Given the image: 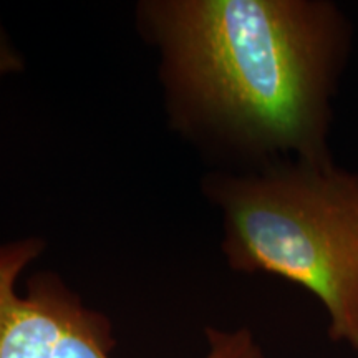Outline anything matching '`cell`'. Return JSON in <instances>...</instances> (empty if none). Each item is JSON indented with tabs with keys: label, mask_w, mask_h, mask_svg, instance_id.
Here are the masks:
<instances>
[{
	"label": "cell",
	"mask_w": 358,
	"mask_h": 358,
	"mask_svg": "<svg viewBox=\"0 0 358 358\" xmlns=\"http://www.w3.org/2000/svg\"><path fill=\"white\" fill-rule=\"evenodd\" d=\"M179 122L264 166L332 158L334 101L352 24L332 0H169L141 6Z\"/></svg>",
	"instance_id": "obj_1"
},
{
	"label": "cell",
	"mask_w": 358,
	"mask_h": 358,
	"mask_svg": "<svg viewBox=\"0 0 358 358\" xmlns=\"http://www.w3.org/2000/svg\"><path fill=\"white\" fill-rule=\"evenodd\" d=\"M222 250L245 274L299 285L320 302L332 342L358 353V174L327 159H289L216 174Z\"/></svg>",
	"instance_id": "obj_2"
},
{
	"label": "cell",
	"mask_w": 358,
	"mask_h": 358,
	"mask_svg": "<svg viewBox=\"0 0 358 358\" xmlns=\"http://www.w3.org/2000/svg\"><path fill=\"white\" fill-rule=\"evenodd\" d=\"M42 249L34 237L0 245V358H111L115 337L108 319L85 307L57 275H35L27 294H17V279ZM206 337L203 358H266L248 327H209Z\"/></svg>",
	"instance_id": "obj_3"
},
{
	"label": "cell",
	"mask_w": 358,
	"mask_h": 358,
	"mask_svg": "<svg viewBox=\"0 0 358 358\" xmlns=\"http://www.w3.org/2000/svg\"><path fill=\"white\" fill-rule=\"evenodd\" d=\"M22 70H24V60L13 50L6 32L2 30V25H0V75L17 73Z\"/></svg>",
	"instance_id": "obj_4"
}]
</instances>
